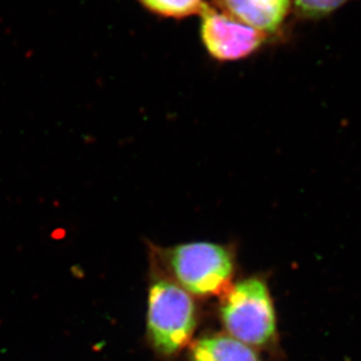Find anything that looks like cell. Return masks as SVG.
Masks as SVG:
<instances>
[{"label":"cell","mask_w":361,"mask_h":361,"mask_svg":"<svg viewBox=\"0 0 361 361\" xmlns=\"http://www.w3.org/2000/svg\"><path fill=\"white\" fill-rule=\"evenodd\" d=\"M151 13L158 17L184 19L200 13L202 0H140Z\"/></svg>","instance_id":"cell-7"},{"label":"cell","mask_w":361,"mask_h":361,"mask_svg":"<svg viewBox=\"0 0 361 361\" xmlns=\"http://www.w3.org/2000/svg\"><path fill=\"white\" fill-rule=\"evenodd\" d=\"M291 0H214L215 7L249 27L271 35L286 21Z\"/></svg>","instance_id":"cell-5"},{"label":"cell","mask_w":361,"mask_h":361,"mask_svg":"<svg viewBox=\"0 0 361 361\" xmlns=\"http://www.w3.org/2000/svg\"><path fill=\"white\" fill-rule=\"evenodd\" d=\"M191 361H261L255 348L229 334H209L192 345Z\"/></svg>","instance_id":"cell-6"},{"label":"cell","mask_w":361,"mask_h":361,"mask_svg":"<svg viewBox=\"0 0 361 361\" xmlns=\"http://www.w3.org/2000/svg\"><path fill=\"white\" fill-rule=\"evenodd\" d=\"M200 35L208 54L218 61H236L255 53L268 35L236 20L218 7L204 4Z\"/></svg>","instance_id":"cell-4"},{"label":"cell","mask_w":361,"mask_h":361,"mask_svg":"<svg viewBox=\"0 0 361 361\" xmlns=\"http://www.w3.org/2000/svg\"><path fill=\"white\" fill-rule=\"evenodd\" d=\"M220 317L227 334L252 348L276 341V312L269 288L259 277L235 283L225 293Z\"/></svg>","instance_id":"cell-3"},{"label":"cell","mask_w":361,"mask_h":361,"mask_svg":"<svg viewBox=\"0 0 361 361\" xmlns=\"http://www.w3.org/2000/svg\"><path fill=\"white\" fill-rule=\"evenodd\" d=\"M297 12L304 18H322L343 6L348 0H291Z\"/></svg>","instance_id":"cell-8"},{"label":"cell","mask_w":361,"mask_h":361,"mask_svg":"<svg viewBox=\"0 0 361 361\" xmlns=\"http://www.w3.org/2000/svg\"><path fill=\"white\" fill-rule=\"evenodd\" d=\"M169 277L192 296L226 293L234 275L231 249L213 242H190L159 252Z\"/></svg>","instance_id":"cell-2"},{"label":"cell","mask_w":361,"mask_h":361,"mask_svg":"<svg viewBox=\"0 0 361 361\" xmlns=\"http://www.w3.org/2000/svg\"><path fill=\"white\" fill-rule=\"evenodd\" d=\"M198 314L193 296L169 276L157 274L147 297V338L158 355L173 357L190 344Z\"/></svg>","instance_id":"cell-1"}]
</instances>
